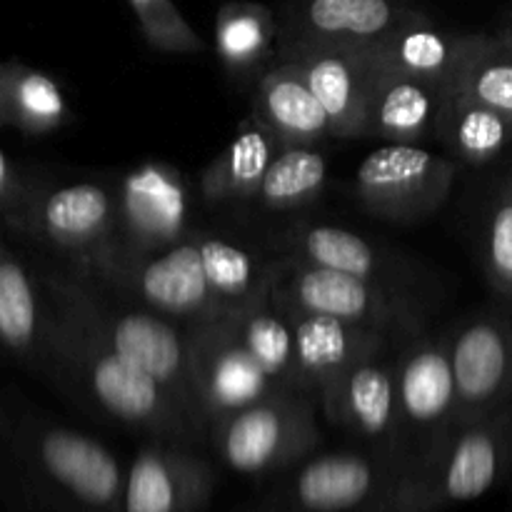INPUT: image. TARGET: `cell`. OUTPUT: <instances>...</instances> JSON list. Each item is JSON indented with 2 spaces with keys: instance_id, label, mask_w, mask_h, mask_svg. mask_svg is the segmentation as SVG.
I'll return each mask as SVG.
<instances>
[{
  "instance_id": "cell-5",
  "label": "cell",
  "mask_w": 512,
  "mask_h": 512,
  "mask_svg": "<svg viewBox=\"0 0 512 512\" xmlns=\"http://www.w3.org/2000/svg\"><path fill=\"white\" fill-rule=\"evenodd\" d=\"M208 445L230 470L250 478L293 470L320 445L318 398L305 390H275L215 423Z\"/></svg>"
},
{
  "instance_id": "cell-18",
  "label": "cell",
  "mask_w": 512,
  "mask_h": 512,
  "mask_svg": "<svg viewBox=\"0 0 512 512\" xmlns=\"http://www.w3.org/2000/svg\"><path fill=\"white\" fill-rule=\"evenodd\" d=\"M278 60L303 70L333 125V138H363L365 105L378 63L363 48L345 45H278Z\"/></svg>"
},
{
  "instance_id": "cell-31",
  "label": "cell",
  "mask_w": 512,
  "mask_h": 512,
  "mask_svg": "<svg viewBox=\"0 0 512 512\" xmlns=\"http://www.w3.org/2000/svg\"><path fill=\"white\" fill-rule=\"evenodd\" d=\"M455 90L512 115V40L498 33H475Z\"/></svg>"
},
{
  "instance_id": "cell-9",
  "label": "cell",
  "mask_w": 512,
  "mask_h": 512,
  "mask_svg": "<svg viewBox=\"0 0 512 512\" xmlns=\"http://www.w3.org/2000/svg\"><path fill=\"white\" fill-rule=\"evenodd\" d=\"M393 363L398 375L400 478L448 430L455 428L458 385H455L448 338H430L425 333L405 338Z\"/></svg>"
},
{
  "instance_id": "cell-30",
  "label": "cell",
  "mask_w": 512,
  "mask_h": 512,
  "mask_svg": "<svg viewBox=\"0 0 512 512\" xmlns=\"http://www.w3.org/2000/svg\"><path fill=\"white\" fill-rule=\"evenodd\" d=\"M328 183V163L318 145H280L260 183L258 200L263 208L283 213L315 203Z\"/></svg>"
},
{
  "instance_id": "cell-29",
  "label": "cell",
  "mask_w": 512,
  "mask_h": 512,
  "mask_svg": "<svg viewBox=\"0 0 512 512\" xmlns=\"http://www.w3.org/2000/svg\"><path fill=\"white\" fill-rule=\"evenodd\" d=\"M438 140L460 163L485 165L512 145V115L480 103L463 90H448Z\"/></svg>"
},
{
  "instance_id": "cell-6",
  "label": "cell",
  "mask_w": 512,
  "mask_h": 512,
  "mask_svg": "<svg viewBox=\"0 0 512 512\" xmlns=\"http://www.w3.org/2000/svg\"><path fill=\"white\" fill-rule=\"evenodd\" d=\"M115 198L103 183L30 185L23 208L8 225L68 263L83 278H98L113 250Z\"/></svg>"
},
{
  "instance_id": "cell-26",
  "label": "cell",
  "mask_w": 512,
  "mask_h": 512,
  "mask_svg": "<svg viewBox=\"0 0 512 512\" xmlns=\"http://www.w3.org/2000/svg\"><path fill=\"white\" fill-rule=\"evenodd\" d=\"M273 275L258 295H253L248 303L233 310L235 323L243 335L245 348L250 350V355L258 360L260 368L278 388L310 393L303 370H300L298 353H295L293 328L273 298Z\"/></svg>"
},
{
  "instance_id": "cell-2",
  "label": "cell",
  "mask_w": 512,
  "mask_h": 512,
  "mask_svg": "<svg viewBox=\"0 0 512 512\" xmlns=\"http://www.w3.org/2000/svg\"><path fill=\"white\" fill-rule=\"evenodd\" d=\"M38 278L50 308L158 380L208 440L190 375L185 325L178 328L175 320L145 305H120L115 295L103 293L98 283L68 268H38Z\"/></svg>"
},
{
  "instance_id": "cell-27",
  "label": "cell",
  "mask_w": 512,
  "mask_h": 512,
  "mask_svg": "<svg viewBox=\"0 0 512 512\" xmlns=\"http://www.w3.org/2000/svg\"><path fill=\"white\" fill-rule=\"evenodd\" d=\"M73 118L65 90L45 70L5 60L0 63V128L23 135H48Z\"/></svg>"
},
{
  "instance_id": "cell-1",
  "label": "cell",
  "mask_w": 512,
  "mask_h": 512,
  "mask_svg": "<svg viewBox=\"0 0 512 512\" xmlns=\"http://www.w3.org/2000/svg\"><path fill=\"white\" fill-rule=\"evenodd\" d=\"M48 315L43 370L55 375L75 398L153 440L193 448L208 445L203 430L158 380L130 365L50 305Z\"/></svg>"
},
{
  "instance_id": "cell-34",
  "label": "cell",
  "mask_w": 512,
  "mask_h": 512,
  "mask_svg": "<svg viewBox=\"0 0 512 512\" xmlns=\"http://www.w3.org/2000/svg\"><path fill=\"white\" fill-rule=\"evenodd\" d=\"M30 193V183H25L18 175V170L10 163L8 153L0 145V220L5 225H10L15 220V215L23 208L25 198Z\"/></svg>"
},
{
  "instance_id": "cell-3",
  "label": "cell",
  "mask_w": 512,
  "mask_h": 512,
  "mask_svg": "<svg viewBox=\"0 0 512 512\" xmlns=\"http://www.w3.org/2000/svg\"><path fill=\"white\" fill-rule=\"evenodd\" d=\"M512 465V405L458 423L395 480L383 512H443L483 498Z\"/></svg>"
},
{
  "instance_id": "cell-24",
  "label": "cell",
  "mask_w": 512,
  "mask_h": 512,
  "mask_svg": "<svg viewBox=\"0 0 512 512\" xmlns=\"http://www.w3.org/2000/svg\"><path fill=\"white\" fill-rule=\"evenodd\" d=\"M48 298L38 270L0 238V350L18 363L43 370Z\"/></svg>"
},
{
  "instance_id": "cell-22",
  "label": "cell",
  "mask_w": 512,
  "mask_h": 512,
  "mask_svg": "<svg viewBox=\"0 0 512 512\" xmlns=\"http://www.w3.org/2000/svg\"><path fill=\"white\" fill-rule=\"evenodd\" d=\"M475 33H455L420 13L368 50L383 68L455 90Z\"/></svg>"
},
{
  "instance_id": "cell-36",
  "label": "cell",
  "mask_w": 512,
  "mask_h": 512,
  "mask_svg": "<svg viewBox=\"0 0 512 512\" xmlns=\"http://www.w3.org/2000/svg\"><path fill=\"white\" fill-rule=\"evenodd\" d=\"M510 170H512V165H510Z\"/></svg>"
},
{
  "instance_id": "cell-35",
  "label": "cell",
  "mask_w": 512,
  "mask_h": 512,
  "mask_svg": "<svg viewBox=\"0 0 512 512\" xmlns=\"http://www.w3.org/2000/svg\"><path fill=\"white\" fill-rule=\"evenodd\" d=\"M495 33L498 35H503V38H508V40H512V10L508 15H505V20H503V25H500L498 30H495Z\"/></svg>"
},
{
  "instance_id": "cell-13",
  "label": "cell",
  "mask_w": 512,
  "mask_h": 512,
  "mask_svg": "<svg viewBox=\"0 0 512 512\" xmlns=\"http://www.w3.org/2000/svg\"><path fill=\"white\" fill-rule=\"evenodd\" d=\"M93 283L118 290L128 300L183 325L225 313L205 278L193 230H188V235L173 248L115 265Z\"/></svg>"
},
{
  "instance_id": "cell-12",
  "label": "cell",
  "mask_w": 512,
  "mask_h": 512,
  "mask_svg": "<svg viewBox=\"0 0 512 512\" xmlns=\"http://www.w3.org/2000/svg\"><path fill=\"white\" fill-rule=\"evenodd\" d=\"M398 470L370 448L310 455L280 488L268 512H383Z\"/></svg>"
},
{
  "instance_id": "cell-7",
  "label": "cell",
  "mask_w": 512,
  "mask_h": 512,
  "mask_svg": "<svg viewBox=\"0 0 512 512\" xmlns=\"http://www.w3.org/2000/svg\"><path fill=\"white\" fill-rule=\"evenodd\" d=\"M273 298L308 313L378 330L400 343L425 328V315L413 293L300 263L288 255L275 263Z\"/></svg>"
},
{
  "instance_id": "cell-11",
  "label": "cell",
  "mask_w": 512,
  "mask_h": 512,
  "mask_svg": "<svg viewBox=\"0 0 512 512\" xmlns=\"http://www.w3.org/2000/svg\"><path fill=\"white\" fill-rule=\"evenodd\" d=\"M233 310L185 325L190 375L205 430L275 390H283L245 348Z\"/></svg>"
},
{
  "instance_id": "cell-14",
  "label": "cell",
  "mask_w": 512,
  "mask_h": 512,
  "mask_svg": "<svg viewBox=\"0 0 512 512\" xmlns=\"http://www.w3.org/2000/svg\"><path fill=\"white\" fill-rule=\"evenodd\" d=\"M458 385V423L512 405V313L490 310L448 335Z\"/></svg>"
},
{
  "instance_id": "cell-16",
  "label": "cell",
  "mask_w": 512,
  "mask_h": 512,
  "mask_svg": "<svg viewBox=\"0 0 512 512\" xmlns=\"http://www.w3.org/2000/svg\"><path fill=\"white\" fill-rule=\"evenodd\" d=\"M385 353L360 360L318 398L325 418L360 440L363 448L393 460L398 470V375Z\"/></svg>"
},
{
  "instance_id": "cell-32",
  "label": "cell",
  "mask_w": 512,
  "mask_h": 512,
  "mask_svg": "<svg viewBox=\"0 0 512 512\" xmlns=\"http://www.w3.org/2000/svg\"><path fill=\"white\" fill-rule=\"evenodd\" d=\"M140 35L153 50L170 55H203L208 45L185 20L175 0H128Z\"/></svg>"
},
{
  "instance_id": "cell-8",
  "label": "cell",
  "mask_w": 512,
  "mask_h": 512,
  "mask_svg": "<svg viewBox=\"0 0 512 512\" xmlns=\"http://www.w3.org/2000/svg\"><path fill=\"white\" fill-rule=\"evenodd\" d=\"M113 198V250L108 265L93 280L115 265L163 253L188 235L190 190L185 175L173 165L143 163L128 170L115 183Z\"/></svg>"
},
{
  "instance_id": "cell-20",
  "label": "cell",
  "mask_w": 512,
  "mask_h": 512,
  "mask_svg": "<svg viewBox=\"0 0 512 512\" xmlns=\"http://www.w3.org/2000/svg\"><path fill=\"white\" fill-rule=\"evenodd\" d=\"M283 248L288 258L300 263L338 270L385 288L410 293V285H415V275L405 260L385 253L365 235L343 225L315 223V220L298 223L283 235Z\"/></svg>"
},
{
  "instance_id": "cell-19",
  "label": "cell",
  "mask_w": 512,
  "mask_h": 512,
  "mask_svg": "<svg viewBox=\"0 0 512 512\" xmlns=\"http://www.w3.org/2000/svg\"><path fill=\"white\" fill-rule=\"evenodd\" d=\"M275 303L280 305L293 328L300 370H303L305 385L315 398L333 388L360 360L385 353L388 343L393 340L378 330L343 323V320L328 318V315L308 313V310L293 308L280 300Z\"/></svg>"
},
{
  "instance_id": "cell-17",
  "label": "cell",
  "mask_w": 512,
  "mask_h": 512,
  "mask_svg": "<svg viewBox=\"0 0 512 512\" xmlns=\"http://www.w3.org/2000/svg\"><path fill=\"white\" fill-rule=\"evenodd\" d=\"M215 490V470L198 448L148 438L128 465L123 512H200Z\"/></svg>"
},
{
  "instance_id": "cell-15",
  "label": "cell",
  "mask_w": 512,
  "mask_h": 512,
  "mask_svg": "<svg viewBox=\"0 0 512 512\" xmlns=\"http://www.w3.org/2000/svg\"><path fill=\"white\" fill-rule=\"evenodd\" d=\"M420 13L413 0H283L278 45L370 50Z\"/></svg>"
},
{
  "instance_id": "cell-10",
  "label": "cell",
  "mask_w": 512,
  "mask_h": 512,
  "mask_svg": "<svg viewBox=\"0 0 512 512\" xmlns=\"http://www.w3.org/2000/svg\"><path fill=\"white\" fill-rule=\"evenodd\" d=\"M455 175L453 158L423 145L385 143L365 155L355 170V198L380 220L418 223L443 208Z\"/></svg>"
},
{
  "instance_id": "cell-25",
  "label": "cell",
  "mask_w": 512,
  "mask_h": 512,
  "mask_svg": "<svg viewBox=\"0 0 512 512\" xmlns=\"http://www.w3.org/2000/svg\"><path fill=\"white\" fill-rule=\"evenodd\" d=\"M278 15L263 3L230 0L215 15V53L233 78H260L278 60Z\"/></svg>"
},
{
  "instance_id": "cell-23",
  "label": "cell",
  "mask_w": 512,
  "mask_h": 512,
  "mask_svg": "<svg viewBox=\"0 0 512 512\" xmlns=\"http://www.w3.org/2000/svg\"><path fill=\"white\" fill-rule=\"evenodd\" d=\"M253 120L273 133L280 145H320L333 138V125L303 70L290 60H275L258 78Z\"/></svg>"
},
{
  "instance_id": "cell-33",
  "label": "cell",
  "mask_w": 512,
  "mask_h": 512,
  "mask_svg": "<svg viewBox=\"0 0 512 512\" xmlns=\"http://www.w3.org/2000/svg\"><path fill=\"white\" fill-rule=\"evenodd\" d=\"M483 268L490 288L512 300V170L500 185L485 223Z\"/></svg>"
},
{
  "instance_id": "cell-21",
  "label": "cell",
  "mask_w": 512,
  "mask_h": 512,
  "mask_svg": "<svg viewBox=\"0 0 512 512\" xmlns=\"http://www.w3.org/2000/svg\"><path fill=\"white\" fill-rule=\"evenodd\" d=\"M445 93L440 85L378 65L365 105L363 138L410 145L438 138Z\"/></svg>"
},
{
  "instance_id": "cell-4",
  "label": "cell",
  "mask_w": 512,
  "mask_h": 512,
  "mask_svg": "<svg viewBox=\"0 0 512 512\" xmlns=\"http://www.w3.org/2000/svg\"><path fill=\"white\" fill-rule=\"evenodd\" d=\"M20 458L58 512H123L128 468L93 435L30 420L18 435Z\"/></svg>"
},
{
  "instance_id": "cell-28",
  "label": "cell",
  "mask_w": 512,
  "mask_h": 512,
  "mask_svg": "<svg viewBox=\"0 0 512 512\" xmlns=\"http://www.w3.org/2000/svg\"><path fill=\"white\" fill-rule=\"evenodd\" d=\"M280 143L268 128L250 118L238 130L228 148L215 155L200 173V195L208 203H240L255 200L270 160Z\"/></svg>"
}]
</instances>
